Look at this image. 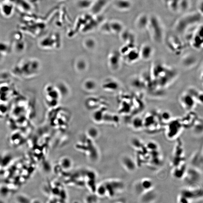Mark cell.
Listing matches in <instances>:
<instances>
[{"label": "cell", "instance_id": "obj_1", "mask_svg": "<svg viewBox=\"0 0 203 203\" xmlns=\"http://www.w3.org/2000/svg\"><path fill=\"white\" fill-rule=\"evenodd\" d=\"M151 74L154 84L158 87L163 88L168 86L175 79L177 72L172 68L158 63L153 66Z\"/></svg>", "mask_w": 203, "mask_h": 203}, {"label": "cell", "instance_id": "obj_2", "mask_svg": "<svg viewBox=\"0 0 203 203\" xmlns=\"http://www.w3.org/2000/svg\"><path fill=\"white\" fill-rule=\"evenodd\" d=\"M146 30L149 36L154 43L160 44L164 40V26L160 18L155 14L149 16V21Z\"/></svg>", "mask_w": 203, "mask_h": 203}, {"label": "cell", "instance_id": "obj_3", "mask_svg": "<svg viewBox=\"0 0 203 203\" xmlns=\"http://www.w3.org/2000/svg\"><path fill=\"white\" fill-rule=\"evenodd\" d=\"M202 17L198 12L184 15L176 22L174 29L178 33H185L190 28L197 25Z\"/></svg>", "mask_w": 203, "mask_h": 203}, {"label": "cell", "instance_id": "obj_4", "mask_svg": "<svg viewBox=\"0 0 203 203\" xmlns=\"http://www.w3.org/2000/svg\"><path fill=\"white\" fill-rule=\"evenodd\" d=\"M190 38L191 46L196 50H200L203 48L202 25L197 26Z\"/></svg>", "mask_w": 203, "mask_h": 203}, {"label": "cell", "instance_id": "obj_5", "mask_svg": "<svg viewBox=\"0 0 203 203\" xmlns=\"http://www.w3.org/2000/svg\"><path fill=\"white\" fill-rule=\"evenodd\" d=\"M27 140L26 134L16 131L10 134L8 141V143L11 147H17L26 142Z\"/></svg>", "mask_w": 203, "mask_h": 203}, {"label": "cell", "instance_id": "obj_6", "mask_svg": "<svg viewBox=\"0 0 203 203\" xmlns=\"http://www.w3.org/2000/svg\"><path fill=\"white\" fill-rule=\"evenodd\" d=\"M154 183L151 179L143 178L135 183L134 189L135 192L139 195H141L143 193L153 189Z\"/></svg>", "mask_w": 203, "mask_h": 203}, {"label": "cell", "instance_id": "obj_7", "mask_svg": "<svg viewBox=\"0 0 203 203\" xmlns=\"http://www.w3.org/2000/svg\"><path fill=\"white\" fill-rule=\"evenodd\" d=\"M179 101L182 108L187 111L192 110L197 103L195 99L187 91L182 93L179 97Z\"/></svg>", "mask_w": 203, "mask_h": 203}, {"label": "cell", "instance_id": "obj_8", "mask_svg": "<svg viewBox=\"0 0 203 203\" xmlns=\"http://www.w3.org/2000/svg\"><path fill=\"white\" fill-rule=\"evenodd\" d=\"M140 58L143 61H148L153 57L154 48L149 43H145L142 44L139 49Z\"/></svg>", "mask_w": 203, "mask_h": 203}, {"label": "cell", "instance_id": "obj_9", "mask_svg": "<svg viewBox=\"0 0 203 203\" xmlns=\"http://www.w3.org/2000/svg\"><path fill=\"white\" fill-rule=\"evenodd\" d=\"M149 15L142 13L138 15L135 20L134 25L136 29L140 31L146 29L148 25Z\"/></svg>", "mask_w": 203, "mask_h": 203}, {"label": "cell", "instance_id": "obj_10", "mask_svg": "<svg viewBox=\"0 0 203 203\" xmlns=\"http://www.w3.org/2000/svg\"><path fill=\"white\" fill-rule=\"evenodd\" d=\"M14 160L11 154L6 153H0V172L7 168L13 163Z\"/></svg>", "mask_w": 203, "mask_h": 203}, {"label": "cell", "instance_id": "obj_11", "mask_svg": "<svg viewBox=\"0 0 203 203\" xmlns=\"http://www.w3.org/2000/svg\"><path fill=\"white\" fill-rule=\"evenodd\" d=\"M126 61L127 63L132 64L140 59L139 49L134 47L126 53Z\"/></svg>", "mask_w": 203, "mask_h": 203}, {"label": "cell", "instance_id": "obj_12", "mask_svg": "<svg viewBox=\"0 0 203 203\" xmlns=\"http://www.w3.org/2000/svg\"><path fill=\"white\" fill-rule=\"evenodd\" d=\"M197 61V59L194 55L189 53L183 57L182 64L186 68H189L193 66Z\"/></svg>", "mask_w": 203, "mask_h": 203}, {"label": "cell", "instance_id": "obj_13", "mask_svg": "<svg viewBox=\"0 0 203 203\" xmlns=\"http://www.w3.org/2000/svg\"><path fill=\"white\" fill-rule=\"evenodd\" d=\"M115 6L119 10L127 11L132 7V2L131 0H117Z\"/></svg>", "mask_w": 203, "mask_h": 203}, {"label": "cell", "instance_id": "obj_14", "mask_svg": "<svg viewBox=\"0 0 203 203\" xmlns=\"http://www.w3.org/2000/svg\"><path fill=\"white\" fill-rule=\"evenodd\" d=\"M140 196L142 197L141 199L142 202H152L156 197L155 193L153 191V189L147 191Z\"/></svg>", "mask_w": 203, "mask_h": 203}, {"label": "cell", "instance_id": "obj_15", "mask_svg": "<svg viewBox=\"0 0 203 203\" xmlns=\"http://www.w3.org/2000/svg\"><path fill=\"white\" fill-rule=\"evenodd\" d=\"M187 91L190 93L195 99L196 103L202 104L203 96L202 92L198 91V90L194 88H189Z\"/></svg>", "mask_w": 203, "mask_h": 203}, {"label": "cell", "instance_id": "obj_16", "mask_svg": "<svg viewBox=\"0 0 203 203\" xmlns=\"http://www.w3.org/2000/svg\"><path fill=\"white\" fill-rule=\"evenodd\" d=\"M123 164L125 166L129 171L132 172L135 170L136 168L135 162L131 158L126 157L124 158Z\"/></svg>", "mask_w": 203, "mask_h": 203}, {"label": "cell", "instance_id": "obj_17", "mask_svg": "<svg viewBox=\"0 0 203 203\" xmlns=\"http://www.w3.org/2000/svg\"><path fill=\"white\" fill-rule=\"evenodd\" d=\"M189 0H179L178 9L182 12L185 11L189 8Z\"/></svg>", "mask_w": 203, "mask_h": 203}, {"label": "cell", "instance_id": "obj_18", "mask_svg": "<svg viewBox=\"0 0 203 203\" xmlns=\"http://www.w3.org/2000/svg\"><path fill=\"white\" fill-rule=\"evenodd\" d=\"M16 200L18 202H38V199H30L29 197H27L25 195H20L17 197Z\"/></svg>", "mask_w": 203, "mask_h": 203}, {"label": "cell", "instance_id": "obj_19", "mask_svg": "<svg viewBox=\"0 0 203 203\" xmlns=\"http://www.w3.org/2000/svg\"><path fill=\"white\" fill-rule=\"evenodd\" d=\"M197 12L203 16V0H199L197 4Z\"/></svg>", "mask_w": 203, "mask_h": 203}, {"label": "cell", "instance_id": "obj_20", "mask_svg": "<svg viewBox=\"0 0 203 203\" xmlns=\"http://www.w3.org/2000/svg\"><path fill=\"white\" fill-rule=\"evenodd\" d=\"M1 202H4V201H2L1 200V199H0V203Z\"/></svg>", "mask_w": 203, "mask_h": 203}]
</instances>
